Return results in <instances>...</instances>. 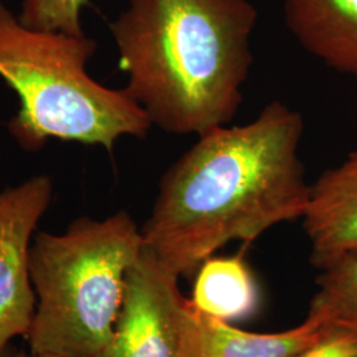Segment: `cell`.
I'll use <instances>...</instances> for the list:
<instances>
[{"instance_id": "1", "label": "cell", "mask_w": 357, "mask_h": 357, "mask_svg": "<svg viewBox=\"0 0 357 357\" xmlns=\"http://www.w3.org/2000/svg\"><path fill=\"white\" fill-rule=\"evenodd\" d=\"M303 131L299 112L273 101L246 125L199 135L159 183L144 245L180 278L227 243L302 218L311 191L299 155Z\"/></svg>"}, {"instance_id": "2", "label": "cell", "mask_w": 357, "mask_h": 357, "mask_svg": "<svg viewBox=\"0 0 357 357\" xmlns=\"http://www.w3.org/2000/svg\"><path fill=\"white\" fill-rule=\"evenodd\" d=\"M257 20L249 0H128L110 24L125 90L169 134L229 125L255 61Z\"/></svg>"}, {"instance_id": "3", "label": "cell", "mask_w": 357, "mask_h": 357, "mask_svg": "<svg viewBox=\"0 0 357 357\" xmlns=\"http://www.w3.org/2000/svg\"><path fill=\"white\" fill-rule=\"evenodd\" d=\"M97 44L86 35L26 26L0 0V77L20 100L8 125L16 142L38 150L48 138L112 151L122 137L144 138L153 123L125 89L93 79Z\"/></svg>"}, {"instance_id": "4", "label": "cell", "mask_w": 357, "mask_h": 357, "mask_svg": "<svg viewBox=\"0 0 357 357\" xmlns=\"http://www.w3.org/2000/svg\"><path fill=\"white\" fill-rule=\"evenodd\" d=\"M144 246L128 212L81 217L63 234L38 233L29 275L38 303L26 333L32 355L96 357L113 337L128 268Z\"/></svg>"}, {"instance_id": "5", "label": "cell", "mask_w": 357, "mask_h": 357, "mask_svg": "<svg viewBox=\"0 0 357 357\" xmlns=\"http://www.w3.org/2000/svg\"><path fill=\"white\" fill-rule=\"evenodd\" d=\"M178 277L146 245L128 268L113 337L96 357H184L187 298Z\"/></svg>"}, {"instance_id": "6", "label": "cell", "mask_w": 357, "mask_h": 357, "mask_svg": "<svg viewBox=\"0 0 357 357\" xmlns=\"http://www.w3.org/2000/svg\"><path fill=\"white\" fill-rule=\"evenodd\" d=\"M53 184L35 176L0 191V351L26 336L36 311L29 275V250L38 221L50 208Z\"/></svg>"}, {"instance_id": "7", "label": "cell", "mask_w": 357, "mask_h": 357, "mask_svg": "<svg viewBox=\"0 0 357 357\" xmlns=\"http://www.w3.org/2000/svg\"><path fill=\"white\" fill-rule=\"evenodd\" d=\"M302 220L315 268L357 258V150L311 184Z\"/></svg>"}, {"instance_id": "8", "label": "cell", "mask_w": 357, "mask_h": 357, "mask_svg": "<svg viewBox=\"0 0 357 357\" xmlns=\"http://www.w3.org/2000/svg\"><path fill=\"white\" fill-rule=\"evenodd\" d=\"M314 317L291 330L259 333L238 330L197 310L187 299L183 315L184 357H295L319 337Z\"/></svg>"}, {"instance_id": "9", "label": "cell", "mask_w": 357, "mask_h": 357, "mask_svg": "<svg viewBox=\"0 0 357 357\" xmlns=\"http://www.w3.org/2000/svg\"><path fill=\"white\" fill-rule=\"evenodd\" d=\"M287 28L323 64L357 77V0H283Z\"/></svg>"}, {"instance_id": "10", "label": "cell", "mask_w": 357, "mask_h": 357, "mask_svg": "<svg viewBox=\"0 0 357 357\" xmlns=\"http://www.w3.org/2000/svg\"><path fill=\"white\" fill-rule=\"evenodd\" d=\"M192 303L217 319L246 318L258 305L253 274L241 255L211 257L199 268Z\"/></svg>"}, {"instance_id": "11", "label": "cell", "mask_w": 357, "mask_h": 357, "mask_svg": "<svg viewBox=\"0 0 357 357\" xmlns=\"http://www.w3.org/2000/svg\"><path fill=\"white\" fill-rule=\"evenodd\" d=\"M308 317L357 332V258L321 270Z\"/></svg>"}, {"instance_id": "12", "label": "cell", "mask_w": 357, "mask_h": 357, "mask_svg": "<svg viewBox=\"0 0 357 357\" xmlns=\"http://www.w3.org/2000/svg\"><path fill=\"white\" fill-rule=\"evenodd\" d=\"M88 0H22L20 22L44 31H61L69 35H85L81 11Z\"/></svg>"}, {"instance_id": "13", "label": "cell", "mask_w": 357, "mask_h": 357, "mask_svg": "<svg viewBox=\"0 0 357 357\" xmlns=\"http://www.w3.org/2000/svg\"><path fill=\"white\" fill-rule=\"evenodd\" d=\"M295 357H357V332L324 324L319 337Z\"/></svg>"}, {"instance_id": "14", "label": "cell", "mask_w": 357, "mask_h": 357, "mask_svg": "<svg viewBox=\"0 0 357 357\" xmlns=\"http://www.w3.org/2000/svg\"><path fill=\"white\" fill-rule=\"evenodd\" d=\"M15 349H13L11 345H8L7 348H4V349H1L0 351V357H15Z\"/></svg>"}, {"instance_id": "15", "label": "cell", "mask_w": 357, "mask_h": 357, "mask_svg": "<svg viewBox=\"0 0 357 357\" xmlns=\"http://www.w3.org/2000/svg\"><path fill=\"white\" fill-rule=\"evenodd\" d=\"M15 357H59V356H54V355H26V352L24 351H20V352H15Z\"/></svg>"}, {"instance_id": "16", "label": "cell", "mask_w": 357, "mask_h": 357, "mask_svg": "<svg viewBox=\"0 0 357 357\" xmlns=\"http://www.w3.org/2000/svg\"><path fill=\"white\" fill-rule=\"evenodd\" d=\"M356 113H357V106H356Z\"/></svg>"}]
</instances>
